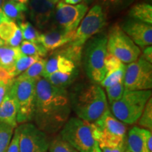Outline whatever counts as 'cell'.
<instances>
[{"mask_svg": "<svg viewBox=\"0 0 152 152\" xmlns=\"http://www.w3.org/2000/svg\"><path fill=\"white\" fill-rule=\"evenodd\" d=\"M71 109L66 89L53 86L42 77L36 80L33 119L39 130L47 134L58 132L70 118Z\"/></svg>", "mask_w": 152, "mask_h": 152, "instance_id": "1", "label": "cell"}, {"mask_svg": "<svg viewBox=\"0 0 152 152\" xmlns=\"http://www.w3.org/2000/svg\"><path fill=\"white\" fill-rule=\"evenodd\" d=\"M106 24V16L102 7L96 4L85 15L75 30L73 41L65 45L58 54L71 60L77 66L80 61L82 52L89 39L99 33Z\"/></svg>", "mask_w": 152, "mask_h": 152, "instance_id": "2", "label": "cell"}, {"mask_svg": "<svg viewBox=\"0 0 152 152\" xmlns=\"http://www.w3.org/2000/svg\"><path fill=\"white\" fill-rule=\"evenodd\" d=\"M71 102L77 118L90 123L96 122L109 109L105 92L96 84L81 89Z\"/></svg>", "mask_w": 152, "mask_h": 152, "instance_id": "3", "label": "cell"}, {"mask_svg": "<svg viewBox=\"0 0 152 152\" xmlns=\"http://www.w3.org/2000/svg\"><path fill=\"white\" fill-rule=\"evenodd\" d=\"M149 90L125 91L122 97L111 104V112L124 124L136 123L141 116L146 104L151 97Z\"/></svg>", "mask_w": 152, "mask_h": 152, "instance_id": "4", "label": "cell"}, {"mask_svg": "<svg viewBox=\"0 0 152 152\" xmlns=\"http://www.w3.org/2000/svg\"><path fill=\"white\" fill-rule=\"evenodd\" d=\"M92 125L93 135L99 147H118L126 142L125 124L114 116L110 109Z\"/></svg>", "mask_w": 152, "mask_h": 152, "instance_id": "5", "label": "cell"}, {"mask_svg": "<svg viewBox=\"0 0 152 152\" xmlns=\"http://www.w3.org/2000/svg\"><path fill=\"white\" fill-rule=\"evenodd\" d=\"M107 36L95 35L85 44L84 67L87 77L95 83H100L106 75L104 59Z\"/></svg>", "mask_w": 152, "mask_h": 152, "instance_id": "6", "label": "cell"}, {"mask_svg": "<svg viewBox=\"0 0 152 152\" xmlns=\"http://www.w3.org/2000/svg\"><path fill=\"white\" fill-rule=\"evenodd\" d=\"M59 136L79 152H91L96 142L92 123L79 118L68 119L60 130Z\"/></svg>", "mask_w": 152, "mask_h": 152, "instance_id": "7", "label": "cell"}, {"mask_svg": "<svg viewBox=\"0 0 152 152\" xmlns=\"http://www.w3.org/2000/svg\"><path fill=\"white\" fill-rule=\"evenodd\" d=\"M35 79L14 78L10 91L18 106L17 123H28L33 119L35 104Z\"/></svg>", "mask_w": 152, "mask_h": 152, "instance_id": "8", "label": "cell"}, {"mask_svg": "<svg viewBox=\"0 0 152 152\" xmlns=\"http://www.w3.org/2000/svg\"><path fill=\"white\" fill-rule=\"evenodd\" d=\"M106 50L123 64H130L140 57L141 50L121 28L115 26L107 36Z\"/></svg>", "mask_w": 152, "mask_h": 152, "instance_id": "9", "label": "cell"}, {"mask_svg": "<svg viewBox=\"0 0 152 152\" xmlns=\"http://www.w3.org/2000/svg\"><path fill=\"white\" fill-rule=\"evenodd\" d=\"M125 91L149 90L152 88V66L142 56L125 68L124 80Z\"/></svg>", "mask_w": 152, "mask_h": 152, "instance_id": "10", "label": "cell"}, {"mask_svg": "<svg viewBox=\"0 0 152 152\" xmlns=\"http://www.w3.org/2000/svg\"><path fill=\"white\" fill-rule=\"evenodd\" d=\"M16 129L18 133L19 152H47L49 150L48 135L35 124L22 123Z\"/></svg>", "mask_w": 152, "mask_h": 152, "instance_id": "11", "label": "cell"}, {"mask_svg": "<svg viewBox=\"0 0 152 152\" xmlns=\"http://www.w3.org/2000/svg\"><path fill=\"white\" fill-rule=\"evenodd\" d=\"M87 10L88 6L84 3L71 5L59 1L56 4L54 11L58 27L66 32L75 31Z\"/></svg>", "mask_w": 152, "mask_h": 152, "instance_id": "12", "label": "cell"}, {"mask_svg": "<svg viewBox=\"0 0 152 152\" xmlns=\"http://www.w3.org/2000/svg\"><path fill=\"white\" fill-rule=\"evenodd\" d=\"M121 28L137 46L142 48L151 46L152 25L130 18Z\"/></svg>", "mask_w": 152, "mask_h": 152, "instance_id": "13", "label": "cell"}, {"mask_svg": "<svg viewBox=\"0 0 152 152\" xmlns=\"http://www.w3.org/2000/svg\"><path fill=\"white\" fill-rule=\"evenodd\" d=\"M30 18L36 27L45 28L52 20L55 4L51 0H29Z\"/></svg>", "mask_w": 152, "mask_h": 152, "instance_id": "14", "label": "cell"}, {"mask_svg": "<svg viewBox=\"0 0 152 152\" xmlns=\"http://www.w3.org/2000/svg\"><path fill=\"white\" fill-rule=\"evenodd\" d=\"M75 33V31L66 32L59 27H56L40 34L39 42L45 47L47 52L54 51L73 41Z\"/></svg>", "mask_w": 152, "mask_h": 152, "instance_id": "15", "label": "cell"}, {"mask_svg": "<svg viewBox=\"0 0 152 152\" xmlns=\"http://www.w3.org/2000/svg\"><path fill=\"white\" fill-rule=\"evenodd\" d=\"M126 143L130 152H152L151 131L133 127L127 135Z\"/></svg>", "mask_w": 152, "mask_h": 152, "instance_id": "16", "label": "cell"}, {"mask_svg": "<svg viewBox=\"0 0 152 152\" xmlns=\"http://www.w3.org/2000/svg\"><path fill=\"white\" fill-rule=\"evenodd\" d=\"M18 106L14 96L11 94L10 88L0 104V122L14 128L17 127Z\"/></svg>", "mask_w": 152, "mask_h": 152, "instance_id": "17", "label": "cell"}, {"mask_svg": "<svg viewBox=\"0 0 152 152\" xmlns=\"http://www.w3.org/2000/svg\"><path fill=\"white\" fill-rule=\"evenodd\" d=\"M76 65L73 61L61 55L55 54L47 60L42 77L47 78L55 72H73L75 71Z\"/></svg>", "mask_w": 152, "mask_h": 152, "instance_id": "18", "label": "cell"}, {"mask_svg": "<svg viewBox=\"0 0 152 152\" xmlns=\"http://www.w3.org/2000/svg\"><path fill=\"white\" fill-rule=\"evenodd\" d=\"M0 38L5 45L13 47H19L23 40L21 30L16 23L12 20L0 24Z\"/></svg>", "mask_w": 152, "mask_h": 152, "instance_id": "19", "label": "cell"}, {"mask_svg": "<svg viewBox=\"0 0 152 152\" xmlns=\"http://www.w3.org/2000/svg\"><path fill=\"white\" fill-rule=\"evenodd\" d=\"M1 10L9 20L18 23L24 20L25 15L28 10V5L23 4L11 0H5L1 6Z\"/></svg>", "mask_w": 152, "mask_h": 152, "instance_id": "20", "label": "cell"}, {"mask_svg": "<svg viewBox=\"0 0 152 152\" xmlns=\"http://www.w3.org/2000/svg\"><path fill=\"white\" fill-rule=\"evenodd\" d=\"M22 56L19 47H10L4 44L0 47V68L9 71Z\"/></svg>", "mask_w": 152, "mask_h": 152, "instance_id": "21", "label": "cell"}, {"mask_svg": "<svg viewBox=\"0 0 152 152\" xmlns=\"http://www.w3.org/2000/svg\"><path fill=\"white\" fill-rule=\"evenodd\" d=\"M129 16L134 20L152 24V6L147 3L134 5L129 11Z\"/></svg>", "mask_w": 152, "mask_h": 152, "instance_id": "22", "label": "cell"}, {"mask_svg": "<svg viewBox=\"0 0 152 152\" xmlns=\"http://www.w3.org/2000/svg\"><path fill=\"white\" fill-rule=\"evenodd\" d=\"M77 73L78 72L77 70L73 72H66V73L55 72L45 79H46L53 86L58 88L66 89L75 80L77 75Z\"/></svg>", "mask_w": 152, "mask_h": 152, "instance_id": "23", "label": "cell"}, {"mask_svg": "<svg viewBox=\"0 0 152 152\" xmlns=\"http://www.w3.org/2000/svg\"><path fill=\"white\" fill-rule=\"evenodd\" d=\"M41 57L37 56H23L18 58L14 66L9 70L8 73L13 78H16L18 75L26 71L34 63L37 61Z\"/></svg>", "mask_w": 152, "mask_h": 152, "instance_id": "24", "label": "cell"}, {"mask_svg": "<svg viewBox=\"0 0 152 152\" xmlns=\"http://www.w3.org/2000/svg\"><path fill=\"white\" fill-rule=\"evenodd\" d=\"M19 49L23 56H37L42 58L47 54V51L40 43H35L26 40H23L19 46Z\"/></svg>", "mask_w": 152, "mask_h": 152, "instance_id": "25", "label": "cell"}, {"mask_svg": "<svg viewBox=\"0 0 152 152\" xmlns=\"http://www.w3.org/2000/svg\"><path fill=\"white\" fill-rule=\"evenodd\" d=\"M47 60L43 58H40L37 61L34 63L32 66L24 71L23 73L18 75L16 78L18 79H35L37 80L42 77V74L45 68Z\"/></svg>", "mask_w": 152, "mask_h": 152, "instance_id": "26", "label": "cell"}, {"mask_svg": "<svg viewBox=\"0 0 152 152\" xmlns=\"http://www.w3.org/2000/svg\"><path fill=\"white\" fill-rule=\"evenodd\" d=\"M18 26L21 30L23 40L32 42L35 43H39V39L40 34L39 31L28 21H19Z\"/></svg>", "mask_w": 152, "mask_h": 152, "instance_id": "27", "label": "cell"}, {"mask_svg": "<svg viewBox=\"0 0 152 152\" xmlns=\"http://www.w3.org/2000/svg\"><path fill=\"white\" fill-rule=\"evenodd\" d=\"M14 131V128L10 125L0 122V152H7Z\"/></svg>", "mask_w": 152, "mask_h": 152, "instance_id": "28", "label": "cell"}, {"mask_svg": "<svg viewBox=\"0 0 152 152\" xmlns=\"http://www.w3.org/2000/svg\"><path fill=\"white\" fill-rule=\"evenodd\" d=\"M125 68H126V66H125L116 70V71L106 73L104 78L100 83L102 87H104V88H107V87H111L117 84L119 82L123 81L124 80Z\"/></svg>", "mask_w": 152, "mask_h": 152, "instance_id": "29", "label": "cell"}, {"mask_svg": "<svg viewBox=\"0 0 152 152\" xmlns=\"http://www.w3.org/2000/svg\"><path fill=\"white\" fill-rule=\"evenodd\" d=\"M49 152H79L73 146L67 143L57 135L50 142L49 147Z\"/></svg>", "mask_w": 152, "mask_h": 152, "instance_id": "30", "label": "cell"}, {"mask_svg": "<svg viewBox=\"0 0 152 152\" xmlns=\"http://www.w3.org/2000/svg\"><path fill=\"white\" fill-rule=\"evenodd\" d=\"M138 124L142 128L151 131L152 129V99L148 100L142 112L141 116L138 120Z\"/></svg>", "mask_w": 152, "mask_h": 152, "instance_id": "31", "label": "cell"}, {"mask_svg": "<svg viewBox=\"0 0 152 152\" xmlns=\"http://www.w3.org/2000/svg\"><path fill=\"white\" fill-rule=\"evenodd\" d=\"M106 94H107L108 100H109L110 104L119 100L122 97L123 93L125 92L123 80L119 82L113 86L107 87V88H106Z\"/></svg>", "mask_w": 152, "mask_h": 152, "instance_id": "32", "label": "cell"}, {"mask_svg": "<svg viewBox=\"0 0 152 152\" xmlns=\"http://www.w3.org/2000/svg\"><path fill=\"white\" fill-rule=\"evenodd\" d=\"M104 66H105L106 74L123 67L125 66V64L115 56L109 52H106L105 59H104Z\"/></svg>", "mask_w": 152, "mask_h": 152, "instance_id": "33", "label": "cell"}, {"mask_svg": "<svg viewBox=\"0 0 152 152\" xmlns=\"http://www.w3.org/2000/svg\"><path fill=\"white\" fill-rule=\"evenodd\" d=\"M7 152H19V139L18 131L15 128L14 134L9 144Z\"/></svg>", "mask_w": 152, "mask_h": 152, "instance_id": "34", "label": "cell"}, {"mask_svg": "<svg viewBox=\"0 0 152 152\" xmlns=\"http://www.w3.org/2000/svg\"><path fill=\"white\" fill-rule=\"evenodd\" d=\"M102 152H125L127 149V143L121 144L118 147H99Z\"/></svg>", "mask_w": 152, "mask_h": 152, "instance_id": "35", "label": "cell"}, {"mask_svg": "<svg viewBox=\"0 0 152 152\" xmlns=\"http://www.w3.org/2000/svg\"><path fill=\"white\" fill-rule=\"evenodd\" d=\"M142 58L147 61L150 64L152 63V47L151 46H148L144 47L143 53H142Z\"/></svg>", "mask_w": 152, "mask_h": 152, "instance_id": "36", "label": "cell"}, {"mask_svg": "<svg viewBox=\"0 0 152 152\" xmlns=\"http://www.w3.org/2000/svg\"><path fill=\"white\" fill-rule=\"evenodd\" d=\"M101 3L103 6L107 7H119V1L118 0H100Z\"/></svg>", "mask_w": 152, "mask_h": 152, "instance_id": "37", "label": "cell"}, {"mask_svg": "<svg viewBox=\"0 0 152 152\" xmlns=\"http://www.w3.org/2000/svg\"><path fill=\"white\" fill-rule=\"evenodd\" d=\"M64 3L66 4H71V5H76L79 4L83 0H61Z\"/></svg>", "mask_w": 152, "mask_h": 152, "instance_id": "38", "label": "cell"}, {"mask_svg": "<svg viewBox=\"0 0 152 152\" xmlns=\"http://www.w3.org/2000/svg\"><path fill=\"white\" fill-rule=\"evenodd\" d=\"M8 20H9V19L7 18L4 14V13L1 11V10H0V24L2 23L3 22L8 21Z\"/></svg>", "mask_w": 152, "mask_h": 152, "instance_id": "39", "label": "cell"}, {"mask_svg": "<svg viewBox=\"0 0 152 152\" xmlns=\"http://www.w3.org/2000/svg\"><path fill=\"white\" fill-rule=\"evenodd\" d=\"M132 0H118L119 1V7H121V6H125L128 5L129 3L131 2Z\"/></svg>", "mask_w": 152, "mask_h": 152, "instance_id": "40", "label": "cell"}, {"mask_svg": "<svg viewBox=\"0 0 152 152\" xmlns=\"http://www.w3.org/2000/svg\"><path fill=\"white\" fill-rule=\"evenodd\" d=\"M91 152H102L99 147L97 142H96V143H95L94 147V148H93L92 151H91Z\"/></svg>", "mask_w": 152, "mask_h": 152, "instance_id": "41", "label": "cell"}, {"mask_svg": "<svg viewBox=\"0 0 152 152\" xmlns=\"http://www.w3.org/2000/svg\"><path fill=\"white\" fill-rule=\"evenodd\" d=\"M11 1H16V2L23 4L26 5H28V2H29V0H11Z\"/></svg>", "mask_w": 152, "mask_h": 152, "instance_id": "42", "label": "cell"}, {"mask_svg": "<svg viewBox=\"0 0 152 152\" xmlns=\"http://www.w3.org/2000/svg\"><path fill=\"white\" fill-rule=\"evenodd\" d=\"M83 1H84V4H85L88 5L91 4L94 1V0H83Z\"/></svg>", "mask_w": 152, "mask_h": 152, "instance_id": "43", "label": "cell"}, {"mask_svg": "<svg viewBox=\"0 0 152 152\" xmlns=\"http://www.w3.org/2000/svg\"><path fill=\"white\" fill-rule=\"evenodd\" d=\"M4 45V42H3V40L2 39H1V38H0V47H1V46H3V45Z\"/></svg>", "mask_w": 152, "mask_h": 152, "instance_id": "44", "label": "cell"}, {"mask_svg": "<svg viewBox=\"0 0 152 152\" xmlns=\"http://www.w3.org/2000/svg\"><path fill=\"white\" fill-rule=\"evenodd\" d=\"M51 1H52V2L54 4H57V3H58V1H60V0H51Z\"/></svg>", "mask_w": 152, "mask_h": 152, "instance_id": "45", "label": "cell"}, {"mask_svg": "<svg viewBox=\"0 0 152 152\" xmlns=\"http://www.w3.org/2000/svg\"><path fill=\"white\" fill-rule=\"evenodd\" d=\"M5 0H0V10H1V6H2L4 1Z\"/></svg>", "mask_w": 152, "mask_h": 152, "instance_id": "46", "label": "cell"}, {"mask_svg": "<svg viewBox=\"0 0 152 152\" xmlns=\"http://www.w3.org/2000/svg\"><path fill=\"white\" fill-rule=\"evenodd\" d=\"M128 152H130V151H128Z\"/></svg>", "mask_w": 152, "mask_h": 152, "instance_id": "47", "label": "cell"}, {"mask_svg": "<svg viewBox=\"0 0 152 152\" xmlns=\"http://www.w3.org/2000/svg\"><path fill=\"white\" fill-rule=\"evenodd\" d=\"M125 152H128V151H125Z\"/></svg>", "mask_w": 152, "mask_h": 152, "instance_id": "48", "label": "cell"}]
</instances>
